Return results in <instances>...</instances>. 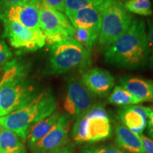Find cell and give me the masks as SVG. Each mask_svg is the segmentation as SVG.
Listing matches in <instances>:
<instances>
[{
    "mask_svg": "<svg viewBox=\"0 0 153 153\" xmlns=\"http://www.w3.org/2000/svg\"><path fill=\"white\" fill-rule=\"evenodd\" d=\"M148 36L150 45V57H149V64L150 68L153 69V20H148Z\"/></svg>",
    "mask_w": 153,
    "mask_h": 153,
    "instance_id": "83f0119b",
    "label": "cell"
},
{
    "mask_svg": "<svg viewBox=\"0 0 153 153\" xmlns=\"http://www.w3.org/2000/svg\"><path fill=\"white\" fill-rule=\"evenodd\" d=\"M150 53L144 20L134 19L128 30L105 49L104 59L118 68L140 70L148 65Z\"/></svg>",
    "mask_w": 153,
    "mask_h": 153,
    "instance_id": "6da1fadb",
    "label": "cell"
},
{
    "mask_svg": "<svg viewBox=\"0 0 153 153\" xmlns=\"http://www.w3.org/2000/svg\"><path fill=\"white\" fill-rule=\"evenodd\" d=\"M70 117L68 114H61L57 122L46 135L30 148L31 153H45L62 148L69 144Z\"/></svg>",
    "mask_w": 153,
    "mask_h": 153,
    "instance_id": "9c48e42d",
    "label": "cell"
},
{
    "mask_svg": "<svg viewBox=\"0 0 153 153\" xmlns=\"http://www.w3.org/2000/svg\"><path fill=\"white\" fill-rule=\"evenodd\" d=\"M148 127L153 129V108H152L150 115L148 117Z\"/></svg>",
    "mask_w": 153,
    "mask_h": 153,
    "instance_id": "1f68e13d",
    "label": "cell"
},
{
    "mask_svg": "<svg viewBox=\"0 0 153 153\" xmlns=\"http://www.w3.org/2000/svg\"><path fill=\"white\" fill-rule=\"evenodd\" d=\"M98 9L101 15L99 44L106 49L128 30L134 18L119 0H104Z\"/></svg>",
    "mask_w": 153,
    "mask_h": 153,
    "instance_id": "277c9868",
    "label": "cell"
},
{
    "mask_svg": "<svg viewBox=\"0 0 153 153\" xmlns=\"http://www.w3.org/2000/svg\"><path fill=\"white\" fill-rule=\"evenodd\" d=\"M115 143L128 153H145L140 135H136L121 123L115 126Z\"/></svg>",
    "mask_w": 153,
    "mask_h": 153,
    "instance_id": "9a60e30c",
    "label": "cell"
},
{
    "mask_svg": "<svg viewBox=\"0 0 153 153\" xmlns=\"http://www.w3.org/2000/svg\"><path fill=\"white\" fill-rule=\"evenodd\" d=\"M0 153H27L24 142L14 132L0 126Z\"/></svg>",
    "mask_w": 153,
    "mask_h": 153,
    "instance_id": "ac0fdd59",
    "label": "cell"
},
{
    "mask_svg": "<svg viewBox=\"0 0 153 153\" xmlns=\"http://www.w3.org/2000/svg\"><path fill=\"white\" fill-rule=\"evenodd\" d=\"M88 126L89 118L84 113L76 118L72 131V139L78 145L89 143L88 138Z\"/></svg>",
    "mask_w": 153,
    "mask_h": 153,
    "instance_id": "ffe728a7",
    "label": "cell"
},
{
    "mask_svg": "<svg viewBox=\"0 0 153 153\" xmlns=\"http://www.w3.org/2000/svg\"><path fill=\"white\" fill-rule=\"evenodd\" d=\"M48 72L59 75L72 70L84 71L91 65L90 51H87L73 38H68L50 45Z\"/></svg>",
    "mask_w": 153,
    "mask_h": 153,
    "instance_id": "3957f363",
    "label": "cell"
},
{
    "mask_svg": "<svg viewBox=\"0 0 153 153\" xmlns=\"http://www.w3.org/2000/svg\"><path fill=\"white\" fill-rule=\"evenodd\" d=\"M0 126H1V125H0Z\"/></svg>",
    "mask_w": 153,
    "mask_h": 153,
    "instance_id": "e575fe53",
    "label": "cell"
},
{
    "mask_svg": "<svg viewBox=\"0 0 153 153\" xmlns=\"http://www.w3.org/2000/svg\"><path fill=\"white\" fill-rule=\"evenodd\" d=\"M60 115V113L58 111L53 112L52 114L38 121L30 128L28 131L26 141L29 149L47 135L56 123Z\"/></svg>",
    "mask_w": 153,
    "mask_h": 153,
    "instance_id": "2e32d148",
    "label": "cell"
},
{
    "mask_svg": "<svg viewBox=\"0 0 153 153\" xmlns=\"http://www.w3.org/2000/svg\"><path fill=\"white\" fill-rule=\"evenodd\" d=\"M74 145L73 144H68L65 146L62 147V148L50 150L45 153H74Z\"/></svg>",
    "mask_w": 153,
    "mask_h": 153,
    "instance_id": "4dcf8cb0",
    "label": "cell"
},
{
    "mask_svg": "<svg viewBox=\"0 0 153 153\" xmlns=\"http://www.w3.org/2000/svg\"><path fill=\"white\" fill-rule=\"evenodd\" d=\"M4 23V36L14 48L24 51H35L45 44V37L42 30L28 28L19 23L1 19Z\"/></svg>",
    "mask_w": 153,
    "mask_h": 153,
    "instance_id": "52a82bcc",
    "label": "cell"
},
{
    "mask_svg": "<svg viewBox=\"0 0 153 153\" xmlns=\"http://www.w3.org/2000/svg\"><path fill=\"white\" fill-rule=\"evenodd\" d=\"M30 0H0V13L17 5H24L29 2Z\"/></svg>",
    "mask_w": 153,
    "mask_h": 153,
    "instance_id": "f1b7e54d",
    "label": "cell"
},
{
    "mask_svg": "<svg viewBox=\"0 0 153 153\" xmlns=\"http://www.w3.org/2000/svg\"><path fill=\"white\" fill-rule=\"evenodd\" d=\"M123 4L126 10L133 14L145 16L152 14L150 0H124Z\"/></svg>",
    "mask_w": 153,
    "mask_h": 153,
    "instance_id": "7402d4cb",
    "label": "cell"
},
{
    "mask_svg": "<svg viewBox=\"0 0 153 153\" xmlns=\"http://www.w3.org/2000/svg\"><path fill=\"white\" fill-rule=\"evenodd\" d=\"M84 114L89 119L99 117H108L104 105L98 103L94 104L89 109L84 112Z\"/></svg>",
    "mask_w": 153,
    "mask_h": 153,
    "instance_id": "484cf974",
    "label": "cell"
},
{
    "mask_svg": "<svg viewBox=\"0 0 153 153\" xmlns=\"http://www.w3.org/2000/svg\"><path fill=\"white\" fill-rule=\"evenodd\" d=\"M65 14L74 28H87L99 33L100 32L101 15L98 7H88Z\"/></svg>",
    "mask_w": 153,
    "mask_h": 153,
    "instance_id": "5bb4252c",
    "label": "cell"
},
{
    "mask_svg": "<svg viewBox=\"0 0 153 153\" xmlns=\"http://www.w3.org/2000/svg\"><path fill=\"white\" fill-rule=\"evenodd\" d=\"M99 35V33L87 28H75L73 38L87 51H90L98 39Z\"/></svg>",
    "mask_w": 153,
    "mask_h": 153,
    "instance_id": "44dd1931",
    "label": "cell"
},
{
    "mask_svg": "<svg viewBox=\"0 0 153 153\" xmlns=\"http://www.w3.org/2000/svg\"><path fill=\"white\" fill-rule=\"evenodd\" d=\"M0 19L17 22L31 30H41L39 23V10L29 2L26 4L9 7L0 13Z\"/></svg>",
    "mask_w": 153,
    "mask_h": 153,
    "instance_id": "7c38bea8",
    "label": "cell"
},
{
    "mask_svg": "<svg viewBox=\"0 0 153 153\" xmlns=\"http://www.w3.org/2000/svg\"><path fill=\"white\" fill-rule=\"evenodd\" d=\"M102 2L99 0H65V13L72 12L88 7H98Z\"/></svg>",
    "mask_w": 153,
    "mask_h": 153,
    "instance_id": "603a6c76",
    "label": "cell"
},
{
    "mask_svg": "<svg viewBox=\"0 0 153 153\" xmlns=\"http://www.w3.org/2000/svg\"><path fill=\"white\" fill-rule=\"evenodd\" d=\"M29 3L37 7L39 10L43 7H48L60 12H65V0H30Z\"/></svg>",
    "mask_w": 153,
    "mask_h": 153,
    "instance_id": "d4e9b609",
    "label": "cell"
},
{
    "mask_svg": "<svg viewBox=\"0 0 153 153\" xmlns=\"http://www.w3.org/2000/svg\"><path fill=\"white\" fill-rule=\"evenodd\" d=\"M56 108L57 102L52 92L41 91L24 106L0 117V125L14 132L26 143L30 128L52 114Z\"/></svg>",
    "mask_w": 153,
    "mask_h": 153,
    "instance_id": "7a4b0ae2",
    "label": "cell"
},
{
    "mask_svg": "<svg viewBox=\"0 0 153 153\" xmlns=\"http://www.w3.org/2000/svg\"><path fill=\"white\" fill-rule=\"evenodd\" d=\"M80 153H128L116 145L106 144L86 146L80 150Z\"/></svg>",
    "mask_w": 153,
    "mask_h": 153,
    "instance_id": "cb8c5ba5",
    "label": "cell"
},
{
    "mask_svg": "<svg viewBox=\"0 0 153 153\" xmlns=\"http://www.w3.org/2000/svg\"><path fill=\"white\" fill-rule=\"evenodd\" d=\"M40 27L45 37V43L51 45L68 38H73L74 28L68 17L55 9H39Z\"/></svg>",
    "mask_w": 153,
    "mask_h": 153,
    "instance_id": "8992f818",
    "label": "cell"
},
{
    "mask_svg": "<svg viewBox=\"0 0 153 153\" xmlns=\"http://www.w3.org/2000/svg\"><path fill=\"white\" fill-rule=\"evenodd\" d=\"M152 108L141 105H131L120 107L117 114L121 123L135 133L141 135L148 124Z\"/></svg>",
    "mask_w": 153,
    "mask_h": 153,
    "instance_id": "8fae6325",
    "label": "cell"
},
{
    "mask_svg": "<svg viewBox=\"0 0 153 153\" xmlns=\"http://www.w3.org/2000/svg\"><path fill=\"white\" fill-rule=\"evenodd\" d=\"M12 57L10 49L4 41H0V68L5 66Z\"/></svg>",
    "mask_w": 153,
    "mask_h": 153,
    "instance_id": "4316f807",
    "label": "cell"
},
{
    "mask_svg": "<svg viewBox=\"0 0 153 153\" xmlns=\"http://www.w3.org/2000/svg\"><path fill=\"white\" fill-rule=\"evenodd\" d=\"M148 133L149 135H150L151 138H152V140H153V129L148 127Z\"/></svg>",
    "mask_w": 153,
    "mask_h": 153,
    "instance_id": "d6a6232c",
    "label": "cell"
},
{
    "mask_svg": "<svg viewBox=\"0 0 153 153\" xmlns=\"http://www.w3.org/2000/svg\"><path fill=\"white\" fill-rule=\"evenodd\" d=\"M119 82L139 103L153 102L152 80L139 76L124 75L120 78Z\"/></svg>",
    "mask_w": 153,
    "mask_h": 153,
    "instance_id": "4fadbf2b",
    "label": "cell"
},
{
    "mask_svg": "<svg viewBox=\"0 0 153 153\" xmlns=\"http://www.w3.org/2000/svg\"><path fill=\"white\" fill-rule=\"evenodd\" d=\"M95 96L84 85L81 79L72 78L67 87L64 108L68 114L76 118L86 111L94 103Z\"/></svg>",
    "mask_w": 153,
    "mask_h": 153,
    "instance_id": "ba28073f",
    "label": "cell"
},
{
    "mask_svg": "<svg viewBox=\"0 0 153 153\" xmlns=\"http://www.w3.org/2000/svg\"><path fill=\"white\" fill-rule=\"evenodd\" d=\"M81 81L94 96L103 98L106 97L115 85V79L107 70L93 68L82 74Z\"/></svg>",
    "mask_w": 153,
    "mask_h": 153,
    "instance_id": "30bf717a",
    "label": "cell"
},
{
    "mask_svg": "<svg viewBox=\"0 0 153 153\" xmlns=\"http://www.w3.org/2000/svg\"><path fill=\"white\" fill-rule=\"evenodd\" d=\"M99 1H104V0H99Z\"/></svg>",
    "mask_w": 153,
    "mask_h": 153,
    "instance_id": "836d02e7",
    "label": "cell"
},
{
    "mask_svg": "<svg viewBox=\"0 0 153 153\" xmlns=\"http://www.w3.org/2000/svg\"><path fill=\"white\" fill-rule=\"evenodd\" d=\"M107 103L121 107L140 104L139 101L122 86L115 87L107 99Z\"/></svg>",
    "mask_w": 153,
    "mask_h": 153,
    "instance_id": "d6986e66",
    "label": "cell"
},
{
    "mask_svg": "<svg viewBox=\"0 0 153 153\" xmlns=\"http://www.w3.org/2000/svg\"><path fill=\"white\" fill-rule=\"evenodd\" d=\"M112 127L109 117H99L89 119V143L106 140L111 136Z\"/></svg>",
    "mask_w": 153,
    "mask_h": 153,
    "instance_id": "e0dca14e",
    "label": "cell"
},
{
    "mask_svg": "<svg viewBox=\"0 0 153 153\" xmlns=\"http://www.w3.org/2000/svg\"><path fill=\"white\" fill-rule=\"evenodd\" d=\"M37 94L35 85L24 76L0 82V117L24 106Z\"/></svg>",
    "mask_w": 153,
    "mask_h": 153,
    "instance_id": "5b68a950",
    "label": "cell"
},
{
    "mask_svg": "<svg viewBox=\"0 0 153 153\" xmlns=\"http://www.w3.org/2000/svg\"><path fill=\"white\" fill-rule=\"evenodd\" d=\"M141 143L145 153H153V140L145 135H140Z\"/></svg>",
    "mask_w": 153,
    "mask_h": 153,
    "instance_id": "f546056e",
    "label": "cell"
}]
</instances>
